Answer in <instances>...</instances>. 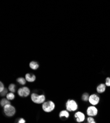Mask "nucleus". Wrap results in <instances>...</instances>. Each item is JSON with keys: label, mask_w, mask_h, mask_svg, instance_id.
I'll return each instance as SVG.
<instances>
[{"label": "nucleus", "mask_w": 110, "mask_h": 123, "mask_svg": "<svg viewBox=\"0 0 110 123\" xmlns=\"http://www.w3.org/2000/svg\"><path fill=\"white\" fill-rule=\"evenodd\" d=\"M30 93V91L29 89L27 87L21 88L18 90V94L20 97H26L28 96Z\"/></svg>", "instance_id": "5"}, {"label": "nucleus", "mask_w": 110, "mask_h": 123, "mask_svg": "<svg viewBox=\"0 0 110 123\" xmlns=\"http://www.w3.org/2000/svg\"><path fill=\"white\" fill-rule=\"evenodd\" d=\"M10 104H11V102H10V101L7 99L3 98L1 101V105L3 107H4L5 105Z\"/></svg>", "instance_id": "12"}, {"label": "nucleus", "mask_w": 110, "mask_h": 123, "mask_svg": "<svg viewBox=\"0 0 110 123\" xmlns=\"http://www.w3.org/2000/svg\"><path fill=\"white\" fill-rule=\"evenodd\" d=\"M106 86H110V78L107 77L106 79Z\"/></svg>", "instance_id": "20"}, {"label": "nucleus", "mask_w": 110, "mask_h": 123, "mask_svg": "<svg viewBox=\"0 0 110 123\" xmlns=\"http://www.w3.org/2000/svg\"><path fill=\"white\" fill-rule=\"evenodd\" d=\"M59 116L60 118L63 117H65L66 118H68L69 116V114L67 111L63 110V111H61L60 113Z\"/></svg>", "instance_id": "13"}, {"label": "nucleus", "mask_w": 110, "mask_h": 123, "mask_svg": "<svg viewBox=\"0 0 110 123\" xmlns=\"http://www.w3.org/2000/svg\"><path fill=\"white\" fill-rule=\"evenodd\" d=\"M7 92H8V91H7V89L5 88V89L2 92H1V96H4L6 95H7Z\"/></svg>", "instance_id": "19"}, {"label": "nucleus", "mask_w": 110, "mask_h": 123, "mask_svg": "<svg viewBox=\"0 0 110 123\" xmlns=\"http://www.w3.org/2000/svg\"><path fill=\"white\" fill-rule=\"evenodd\" d=\"M0 92H2L4 89H5V88H4V84L2 83V82H1V83H0Z\"/></svg>", "instance_id": "21"}, {"label": "nucleus", "mask_w": 110, "mask_h": 123, "mask_svg": "<svg viewBox=\"0 0 110 123\" xmlns=\"http://www.w3.org/2000/svg\"><path fill=\"white\" fill-rule=\"evenodd\" d=\"M4 110L5 114L9 117L13 116L15 113V108L11 104L5 105L4 107Z\"/></svg>", "instance_id": "2"}, {"label": "nucleus", "mask_w": 110, "mask_h": 123, "mask_svg": "<svg viewBox=\"0 0 110 123\" xmlns=\"http://www.w3.org/2000/svg\"><path fill=\"white\" fill-rule=\"evenodd\" d=\"M66 106L67 110L69 111H75L78 108L77 102L74 100H68L66 102Z\"/></svg>", "instance_id": "1"}, {"label": "nucleus", "mask_w": 110, "mask_h": 123, "mask_svg": "<svg viewBox=\"0 0 110 123\" xmlns=\"http://www.w3.org/2000/svg\"><path fill=\"white\" fill-rule=\"evenodd\" d=\"M17 81L21 85H25L26 83V80L24 78L20 77L17 79Z\"/></svg>", "instance_id": "15"}, {"label": "nucleus", "mask_w": 110, "mask_h": 123, "mask_svg": "<svg viewBox=\"0 0 110 123\" xmlns=\"http://www.w3.org/2000/svg\"><path fill=\"white\" fill-rule=\"evenodd\" d=\"M31 99L34 103L40 104L44 102L45 100V97L44 95H39L33 93L31 95Z\"/></svg>", "instance_id": "3"}, {"label": "nucleus", "mask_w": 110, "mask_h": 123, "mask_svg": "<svg viewBox=\"0 0 110 123\" xmlns=\"http://www.w3.org/2000/svg\"><path fill=\"white\" fill-rule=\"evenodd\" d=\"M18 123H25V121L24 119L21 118L18 121Z\"/></svg>", "instance_id": "22"}, {"label": "nucleus", "mask_w": 110, "mask_h": 123, "mask_svg": "<svg viewBox=\"0 0 110 123\" xmlns=\"http://www.w3.org/2000/svg\"><path fill=\"white\" fill-rule=\"evenodd\" d=\"M87 123H96L95 122V120L94 118H93L92 117H89L87 119Z\"/></svg>", "instance_id": "18"}, {"label": "nucleus", "mask_w": 110, "mask_h": 123, "mask_svg": "<svg viewBox=\"0 0 110 123\" xmlns=\"http://www.w3.org/2000/svg\"><path fill=\"white\" fill-rule=\"evenodd\" d=\"M29 66H30V67L31 68L33 69H37L39 67V64L36 62H35V61L31 62L30 63Z\"/></svg>", "instance_id": "11"}, {"label": "nucleus", "mask_w": 110, "mask_h": 123, "mask_svg": "<svg viewBox=\"0 0 110 123\" xmlns=\"http://www.w3.org/2000/svg\"><path fill=\"white\" fill-rule=\"evenodd\" d=\"M89 96L87 93H84L82 96V99L84 101H87L89 99Z\"/></svg>", "instance_id": "17"}, {"label": "nucleus", "mask_w": 110, "mask_h": 123, "mask_svg": "<svg viewBox=\"0 0 110 123\" xmlns=\"http://www.w3.org/2000/svg\"><path fill=\"white\" fill-rule=\"evenodd\" d=\"M106 85L104 84H100L97 87V91L99 93H102L106 90Z\"/></svg>", "instance_id": "10"}, {"label": "nucleus", "mask_w": 110, "mask_h": 123, "mask_svg": "<svg viewBox=\"0 0 110 123\" xmlns=\"http://www.w3.org/2000/svg\"><path fill=\"white\" fill-rule=\"evenodd\" d=\"M8 89L12 93H14L15 92V85L13 84H11L9 86Z\"/></svg>", "instance_id": "16"}, {"label": "nucleus", "mask_w": 110, "mask_h": 123, "mask_svg": "<svg viewBox=\"0 0 110 123\" xmlns=\"http://www.w3.org/2000/svg\"><path fill=\"white\" fill-rule=\"evenodd\" d=\"M86 112L87 115L89 117H93L97 115L98 110L94 106H91L88 107Z\"/></svg>", "instance_id": "6"}, {"label": "nucleus", "mask_w": 110, "mask_h": 123, "mask_svg": "<svg viewBox=\"0 0 110 123\" xmlns=\"http://www.w3.org/2000/svg\"><path fill=\"white\" fill-rule=\"evenodd\" d=\"M6 98L8 100H13L15 98V96L13 93H9L7 94L6 95Z\"/></svg>", "instance_id": "14"}, {"label": "nucleus", "mask_w": 110, "mask_h": 123, "mask_svg": "<svg viewBox=\"0 0 110 123\" xmlns=\"http://www.w3.org/2000/svg\"><path fill=\"white\" fill-rule=\"evenodd\" d=\"M75 117L76 118V120L78 123H82L85 120V115L82 112H77L75 114Z\"/></svg>", "instance_id": "8"}, {"label": "nucleus", "mask_w": 110, "mask_h": 123, "mask_svg": "<svg viewBox=\"0 0 110 123\" xmlns=\"http://www.w3.org/2000/svg\"><path fill=\"white\" fill-rule=\"evenodd\" d=\"M26 80L30 82H34L36 79V76L34 74H27L25 75Z\"/></svg>", "instance_id": "9"}, {"label": "nucleus", "mask_w": 110, "mask_h": 123, "mask_svg": "<svg viewBox=\"0 0 110 123\" xmlns=\"http://www.w3.org/2000/svg\"><path fill=\"white\" fill-rule=\"evenodd\" d=\"M43 109L46 112L52 111L55 108V105L52 101H48L44 102L42 106Z\"/></svg>", "instance_id": "4"}, {"label": "nucleus", "mask_w": 110, "mask_h": 123, "mask_svg": "<svg viewBox=\"0 0 110 123\" xmlns=\"http://www.w3.org/2000/svg\"><path fill=\"white\" fill-rule=\"evenodd\" d=\"M100 98L96 94H92L89 96L88 101L90 104L93 105H97L99 102Z\"/></svg>", "instance_id": "7"}]
</instances>
